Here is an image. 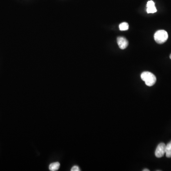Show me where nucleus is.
<instances>
[{
    "mask_svg": "<svg viewBox=\"0 0 171 171\" xmlns=\"http://www.w3.org/2000/svg\"><path fill=\"white\" fill-rule=\"evenodd\" d=\"M165 147L166 145L163 143H160L157 146L155 151V155L157 158H161L165 154Z\"/></svg>",
    "mask_w": 171,
    "mask_h": 171,
    "instance_id": "nucleus-3",
    "label": "nucleus"
},
{
    "mask_svg": "<svg viewBox=\"0 0 171 171\" xmlns=\"http://www.w3.org/2000/svg\"><path fill=\"white\" fill-rule=\"evenodd\" d=\"M170 59H171V55H170Z\"/></svg>",
    "mask_w": 171,
    "mask_h": 171,
    "instance_id": "nucleus-11",
    "label": "nucleus"
},
{
    "mask_svg": "<svg viewBox=\"0 0 171 171\" xmlns=\"http://www.w3.org/2000/svg\"><path fill=\"white\" fill-rule=\"evenodd\" d=\"M117 43L119 48L122 50H124L127 48L128 45V42L125 38L123 37H119L117 38Z\"/></svg>",
    "mask_w": 171,
    "mask_h": 171,
    "instance_id": "nucleus-4",
    "label": "nucleus"
},
{
    "mask_svg": "<svg viewBox=\"0 0 171 171\" xmlns=\"http://www.w3.org/2000/svg\"><path fill=\"white\" fill-rule=\"evenodd\" d=\"M150 170L148 169H144V170H143V171H149Z\"/></svg>",
    "mask_w": 171,
    "mask_h": 171,
    "instance_id": "nucleus-10",
    "label": "nucleus"
},
{
    "mask_svg": "<svg viewBox=\"0 0 171 171\" xmlns=\"http://www.w3.org/2000/svg\"><path fill=\"white\" fill-rule=\"evenodd\" d=\"M71 171H80V169L79 168V167L77 166V165H75V166H73L71 169Z\"/></svg>",
    "mask_w": 171,
    "mask_h": 171,
    "instance_id": "nucleus-9",
    "label": "nucleus"
},
{
    "mask_svg": "<svg viewBox=\"0 0 171 171\" xmlns=\"http://www.w3.org/2000/svg\"><path fill=\"white\" fill-rule=\"evenodd\" d=\"M168 38V34L164 30H159L154 35V38L157 43L163 44L166 42Z\"/></svg>",
    "mask_w": 171,
    "mask_h": 171,
    "instance_id": "nucleus-2",
    "label": "nucleus"
},
{
    "mask_svg": "<svg viewBox=\"0 0 171 171\" xmlns=\"http://www.w3.org/2000/svg\"><path fill=\"white\" fill-rule=\"evenodd\" d=\"M141 79L145 81L147 86H153L156 83V78L154 74L148 71L143 72L141 75Z\"/></svg>",
    "mask_w": 171,
    "mask_h": 171,
    "instance_id": "nucleus-1",
    "label": "nucleus"
},
{
    "mask_svg": "<svg viewBox=\"0 0 171 171\" xmlns=\"http://www.w3.org/2000/svg\"><path fill=\"white\" fill-rule=\"evenodd\" d=\"M60 167V164L59 162L52 163L49 166V169L52 171H56L58 170Z\"/></svg>",
    "mask_w": 171,
    "mask_h": 171,
    "instance_id": "nucleus-6",
    "label": "nucleus"
},
{
    "mask_svg": "<svg viewBox=\"0 0 171 171\" xmlns=\"http://www.w3.org/2000/svg\"><path fill=\"white\" fill-rule=\"evenodd\" d=\"M147 12L148 13H154L157 11L155 2L153 1H149L147 3Z\"/></svg>",
    "mask_w": 171,
    "mask_h": 171,
    "instance_id": "nucleus-5",
    "label": "nucleus"
},
{
    "mask_svg": "<svg viewBox=\"0 0 171 171\" xmlns=\"http://www.w3.org/2000/svg\"><path fill=\"white\" fill-rule=\"evenodd\" d=\"M165 155L167 158L171 157V141L165 147Z\"/></svg>",
    "mask_w": 171,
    "mask_h": 171,
    "instance_id": "nucleus-7",
    "label": "nucleus"
},
{
    "mask_svg": "<svg viewBox=\"0 0 171 171\" xmlns=\"http://www.w3.org/2000/svg\"><path fill=\"white\" fill-rule=\"evenodd\" d=\"M128 28V24L127 22H123L119 25V29L120 30H127Z\"/></svg>",
    "mask_w": 171,
    "mask_h": 171,
    "instance_id": "nucleus-8",
    "label": "nucleus"
}]
</instances>
